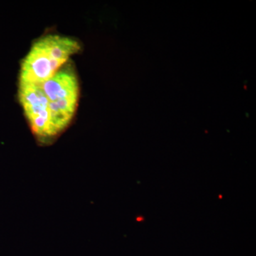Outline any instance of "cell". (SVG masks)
I'll return each mask as SVG.
<instances>
[{"label":"cell","instance_id":"cell-1","mask_svg":"<svg viewBox=\"0 0 256 256\" xmlns=\"http://www.w3.org/2000/svg\"><path fill=\"white\" fill-rule=\"evenodd\" d=\"M18 101L32 134L40 144L53 142L72 122L79 97L73 68H62L46 82L18 84Z\"/></svg>","mask_w":256,"mask_h":256},{"label":"cell","instance_id":"cell-2","mask_svg":"<svg viewBox=\"0 0 256 256\" xmlns=\"http://www.w3.org/2000/svg\"><path fill=\"white\" fill-rule=\"evenodd\" d=\"M79 50L80 45L73 38L60 35L42 37L32 45L22 62L18 84L48 80Z\"/></svg>","mask_w":256,"mask_h":256}]
</instances>
